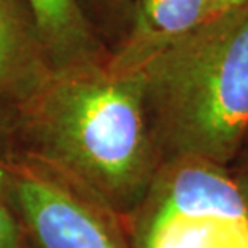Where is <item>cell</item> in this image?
<instances>
[{
  "label": "cell",
  "mask_w": 248,
  "mask_h": 248,
  "mask_svg": "<svg viewBox=\"0 0 248 248\" xmlns=\"http://www.w3.org/2000/svg\"><path fill=\"white\" fill-rule=\"evenodd\" d=\"M161 158L231 166L248 140V0L210 18L140 64Z\"/></svg>",
  "instance_id": "obj_1"
},
{
  "label": "cell",
  "mask_w": 248,
  "mask_h": 248,
  "mask_svg": "<svg viewBox=\"0 0 248 248\" xmlns=\"http://www.w3.org/2000/svg\"><path fill=\"white\" fill-rule=\"evenodd\" d=\"M126 217L132 248H248V208L231 166L200 156L163 160Z\"/></svg>",
  "instance_id": "obj_3"
},
{
  "label": "cell",
  "mask_w": 248,
  "mask_h": 248,
  "mask_svg": "<svg viewBox=\"0 0 248 248\" xmlns=\"http://www.w3.org/2000/svg\"><path fill=\"white\" fill-rule=\"evenodd\" d=\"M29 58V46L21 26L10 12L8 5L0 0V84L10 82Z\"/></svg>",
  "instance_id": "obj_7"
},
{
  "label": "cell",
  "mask_w": 248,
  "mask_h": 248,
  "mask_svg": "<svg viewBox=\"0 0 248 248\" xmlns=\"http://www.w3.org/2000/svg\"><path fill=\"white\" fill-rule=\"evenodd\" d=\"M0 248H23L18 227L2 205H0Z\"/></svg>",
  "instance_id": "obj_8"
},
{
  "label": "cell",
  "mask_w": 248,
  "mask_h": 248,
  "mask_svg": "<svg viewBox=\"0 0 248 248\" xmlns=\"http://www.w3.org/2000/svg\"><path fill=\"white\" fill-rule=\"evenodd\" d=\"M232 174H234L237 184H239L242 193H244V198L247 202V208H248V140L242 148V152L239 153V156L235 158V161L231 165Z\"/></svg>",
  "instance_id": "obj_9"
},
{
  "label": "cell",
  "mask_w": 248,
  "mask_h": 248,
  "mask_svg": "<svg viewBox=\"0 0 248 248\" xmlns=\"http://www.w3.org/2000/svg\"><path fill=\"white\" fill-rule=\"evenodd\" d=\"M44 44L57 53L92 58V39L76 0H28Z\"/></svg>",
  "instance_id": "obj_6"
},
{
  "label": "cell",
  "mask_w": 248,
  "mask_h": 248,
  "mask_svg": "<svg viewBox=\"0 0 248 248\" xmlns=\"http://www.w3.org/2000/svg\"><path fill=\"white\" fill-rule=\"evenodd\" d=\"M245 0H216V8H217V13L219 12H224L227 8H232V7H237V5L244 3Z\"/></svg>",
  "instance_id": "obj_10"
},
{
  "label": "cell",
  "mask_w": 248,
  "mask_h": 248,
  "mask_svg": "<svg viewBox=\"0 0 248 248\" xmlns=\"http://www.w3.org/2000/svg\"><path fill=\"white\" fill-rule=\"evenodd\" d=\"M44 136L102 205L123 216L140 203L163 161L136 71L89 66L63 81L46 103Z\"/></svg>",
  "instance_id": "obj_2"
},
{
  "label": "cell",
  "mask_w": 248,
  "mask_h": 248,
  "mask_svg": "<svg viewBox=\"0 0 248 248\" xmlns=\"http://www.w3.org/2000/svg\"><path fill=\"white\" fill-rule=\"evenodd\" d=\"M111 2H115V3H121V2H124V0H111Z\"/></svg>",
  "instance_id": "obj_11"
},
{
  "label": "cell",
  "mask_w": 248,
  "mask_h": 248,
  "mask_svg": "<svg viewBox=\"0 0 248 248\" xmlns=\"http://www.w3.org/2000/svg\"><path fill=\"white\" fill-rule=\"evenodd\" d=\"M16 198L41 248H127L110 217L39 179L16 186Z\"/></svg>",
  "instance_id": "obj_4"
},
{
  "label": "cell",
  "mask_w": 248,
  "mask_h": 248,
  "mask_svg": "<svg viewBox=\"0 0 248 248\" xmlns=\"http://www.w3.org/2000/svg\"><path fill=\"white\" fill-rule=\"evenodd\" d=\"M217 15L216 0H136L134 26L123 50L108 64L131 73L163 48L186 37Z\"/></svg>",
  "instance_id": "obj_5"
}]
</instances>
